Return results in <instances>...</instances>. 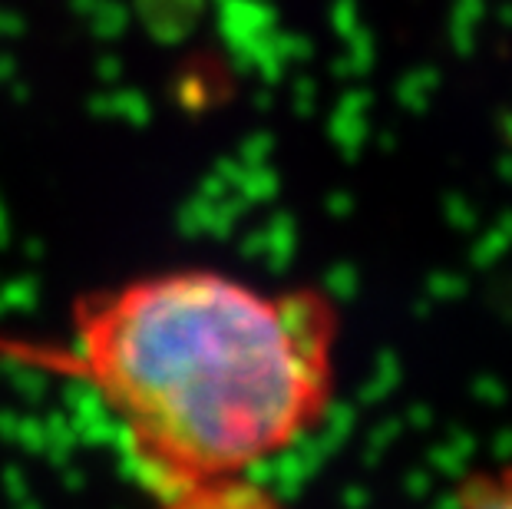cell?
Wrapping results in <instances>:
<instances>
[{"instance_id": "obj_1", "label": "cell", "mask_w": 512, "mask_h": 509, "mask_svg": "<svg viewBox=\"0 0 512 509\" xmlns=\"http://www.w3.org/2000/svg\"><path fill=\"white\" fill-rule=\"evenodd\" d=\"M337 334L314 288L169 268L76 298L60 348L10 351L90 387L162 500L298 447L331 407Z\"/></svg>"}, {"instance_id": "obj_2", "label": "cell", "mask_w": 512, "mask_h": 509, "mask_svg": "<svg viewBox=\"0 0 512 509\" xmlns=\"http://www.w3.org/2000/svg\"><path fill=\"white\" fill-rule=\"evenodd\" d=\"M162 509H285L278 496L261 490L248 476L215 480L192 486V490L162 496Z\"/></svg>"}, {"instance_id": "obj_3", "label": "cell", "mask_w": 512, "mask_h": 509, "mask_svg": "<svg viewBox=\"0 0 512 509\" xmlns=\"http://www.w3.org/2000/svg\"><path fill=\"white\" fill-rule=\"evenodd\" d=\"M460 509H512V467L463 483Z\"/></svg>"}]
</instances>
